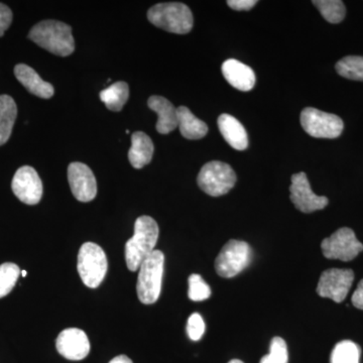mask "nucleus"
Masks as SVG:
<instances>
[{
	"instance_id": "6",
	"label": "nucleus",
	"mask_w": 363,
	"mask_h": 363,
	"mask_svg": "<svg viewBox=\"0 0 363 363\" xmlns=\"http://www.w3.org/2000/svg\"><path fill=\"white\" fill-rule=\"evenodd\" d=\"M197 182L203 192L212 197H220L235 186V172L225 162H209L203 166Z\"/></svg>"
},
{
	"instance_id": "4",
	"label": "nucleus",
	"mask_w": 363,
	"mask_h": 363,
	"mask_svg": "<svg viewBox=\"0 0 363 363\" xmlns=\"http://www.w3.org/2000/svg\"><path fill=\"white\" fill-rule=\"evenodd\" d=\"M164 264V253L154 250L140 264L136 291L143 304H155L161 295Z\"/></svg>"
},
{
	"instance_id": "12",
	"label": "nucleus",
	"mask_w": 363,
	"mask_h": 363,
	"mask_svg": "<svg viewBox=\"0 0 363 363\" xmlns=\"http://www.w3.org/2000/svg\"><path fill=\"white\" fill-rule=\"evenodd\" d=\"M11 188L14 195L25 204L35 205L42 199V180L32 167H21L16 171Z\"/></svg>"
},
{
	"instance_id": "28",
	"label": "nucleus",
	"mask_w": 363,
	"mask_h": 363,
	"mask_svg": "<svg viewBox=\"0 0 363 363\" xmlns=\"http://www.w3.org/2000/svg\"><path fill=\"white\" fill-rule=\"evenodd\" d=\"M289 352L286 341L281 337H274L269 346V353L260 359L259 363H288Z\"/></svg>"
},
{
	"instance_id": "11",
	"label": "nucleus",
	"mask_w": 363,
	"mask_h": 363,
	"mask_svg": "<svg viewBox=\"0 0 363 363\" xmlns=\"http://www.w3.org/2000/svg\"><path fill=\"white\" fill-rule=\"evenodd\" d=\"M290 192L291 201L303 213H312L317 210L324 209L329 203L328 198L318 196L313 192L304 172L292 176Z\"/></svg>"
},
{
	"instance_id": "5",
	"label": "nucleus",
	"mask_w": 363,
	"mask_h": 363,
	"mask_svg": "<svg viewBox=\"0 0 363 363\" xmlns=\"http://www.w3.org/2000/svg\"><path fill=\"white\" fill-rule=\"evenodd\" d=\"M77 269L85 286L91 289L98 288L108 269L104 250L96 243H84L79 250Z\"/></svg>"
},
{
	"instance_id": "33",
	"label": "nucleus",
	"mask_w": 363,
	"mask_h": 363,
	"mask_svg": "<svg viewBox=\"0 0 363 363\" xmlns=\"http://www.w3.org/2000/svg\"><path fill=\"white\" fill-rule=\"evenodd\" d=\"M109 363H133V360L126 355H119V357H114Z\"/></svg>"
},
{
	"instance_id": "2",
	"label": "nucleus",
	"mask_w": 363,
	"mask_h": 363,
	"mask_svg": "<svg viewBox=\"0 0 363 363\" xmlns=\"http://www.w3.org/2000/svg\"><path fill=\"white\" fill-rule=\"evenodd\" d=\"M160 229L150 216H140L135 223V234L125 245L126 266L130 272L140 269L143 260L154 252L159 240Z\"/></svg>"
},
{
	"instance_id": "19",
	"label": "nucleus",
	"mask_w": 363,
	"mask_h": 363,
	"mask_svg": "<svg viewBox=\"0 0 363 363\" xmlns=\"http://www.w3.org/2000/svg\"><path fill=\"white\" fill-rule=\"evenodd\" d=\"M154 143L147 133L138 131L131 135V147L128 152V160L131 166L142 169L152 161L154 156Z\"/></svg>"
},
{
	"instance_id": "32",
	"label": "nucleus",
	"mask_w": 363,
	"mask_h": 363,
	"mask_svg": "<svg viewBox=\"0 0 363 363\" xmlns=\"http://www.w3.org/2000/svg\"><path fill=\"white\" fill-rule=\"evenodd\" d=\"M351 302L357 309L363 310V279L358 284L357 289L351 298Z\"/></svg>"
},
{
	"instance_id": "34",
	"label": "nucleus",
	"mask_w": 363,
	"mask_h": 363,
	"mask_svg": "<svg viewBox=\"0 0 363 363\" xmlns=\"http://www.w3.org/2000/svg\"><path fill=\"white\" fill-rule=\"evenodd\" d=\"M228 363H245V362H241V360H240V359H233V360H230V362H229Z\"/></svg>"
},
{
	"instance_id": "7",
	"label": "nucleus",
	"mask_w": 363,
	"mask_h": 363,
	"mask_svg": "<svg viewBox=\"0 0 363 363\" xmlns=\"http://www.w3.org/2000/svg\"><path fill=\"white\" fill-rule=\"evenodd\" d=\"M252 257V248L247 242L229 240L215 260V269L221 278H233L250 266Z\"/></svg>"
},
{
	"instance_id": "31",
	"label": "nucleus",
	"mask_w": 363,
	"mask_h": 363,
	"mask_svg": "<svg viewBox=\"0 0 363 363\" xmlns=\"http://www.w3.org/2000/svg\"><path fill=\"white\" fill-rule=\"evenodd\" d=\"M257 4V0H228L227 1L228 6L236 11H250Z\"/></svg>"
},
{
	"instance_id": "35",
	"label": "nucleus",
	"mask_w": 363,
	"mask_h": 363,
	"mask_svg": "<svg viewBox=\"0 0 363 363\" xmlns=\"http://www.w3.org/2000/svg\"><path fill=\"white\" fill-rule=\"evenodd\" d=\"M21 276L26 277V271L21 272Z\"/></svg>"
},
{
	"instance_id": "30",
	"label": "nucleus",
	"mask_w": 363,
	"mask_h": 363,
	"mask_svg": "<svg viewBox=\"0 0 363 363\" xmlns=\"http://www.w3.org/2000/svg\"><path fill=\"white\" fill-rule=\"evenodd\" d=\"M13 23V11L6 4H0V38Z\"/></svg>"
},
{
	"instance_id": "13",
	"label": "nucleus",
	"mask_w": 363,
	"mask_h": 363,
	"mask_svg": "<svg viewBox=\"0 0 363 363\" xmlns=\"http://www.w3.org/2000/svg\"><path fill=\"white\" fill-rule=\"evenodd\" d=\"M68 181L72 193L78 201L90 202L96 197V179L85 164L72 162L68 168Z\"/></svg>"
},
{
	"instance_id": "22",
	"label": "nucleus",
	"mask_w": 363,
	"mask_h": 363,
	"mask_svg": "<svg viewBox=\"0 0 363 363\" xmlns=\"http://www.w3.org/2000/svg\"><path fill=\"white\" fill-rule=\"evenodd\" d=\"M130 97V88L125 82H116L100 92V99L111 111L118 112Z\"/></svg>"
},
{
	"instance_id": "16",
	"label": "nucleus",
	"mask_w": 363,
	"mask_h": 363,
	"mask_svg": "<svg viewBox=\"0 0 363 363\" xmlns=\"http://www.w3.org/2000/svg\"><path fill=\"white\" fill-rule=\"evenodd\" d=\"M147 105L157 114V130L161 135H168L178 126L177 108L167 98L162 96L150 97Z\"/></svg>"
},
{
	"instance_id": "3",
	"label": "nucleus",
	"mask_w": 363,
	"mask_h": 363,
	"mask_svg": "<svg viewBox=\"0 0 363 363\" xmlns=\"http://www.w3.org/2000/svg\"><path fill=\"white\" fill-rule=\"evenodd\" d=\"M147 18L157 28L179 35L190 33L194 25L192 11L181 2L157 4L150 7Z\"/></svg>"
},
{
	"instance_id": "21",
	"label": "nucleus",
	"mask_w": 363,
	"mask_h": 363,
	"mask_svg": "<svg viewBox=\"0 0 363 363\" xmlns=\"http://www.w3.org/2000/svg\"><path fill=\"white\" fill-rule=\"evenodd\" d=\"M18 116V107L13 98L0 95V145L9 142Z\"/></svg>"
},
{
	"instance_id": "29",
	"label": "nucleus",
	"mask_w": 363,
	"mask_h": 363,
	"mask_svg": "<svg viewBox=\"0 0 363 363\" xmlns=\"http://www.w3.org/2000/svg\"><path fill=\"white\" fill-rule=\"evenodd\" d=\"M205 332V323L201 315L198 313L191 315L188 319L187 333L189 338L193 341H198L202 338Z\"/></svg>"
},
{
	"instance_id": "23",
	"label": "nucleus",
	"mask_w": 363,
	"mask_h": 363,
	"mask_svg": "<svg viewBox=\"0 0 363 363\" xmlns=\"http://www.w3.org/2000/svg\"><path fill=\"white\" fill-rule=\"evenodd\" d=\"M312 4L328 23H339L345 18V6L340 0H314Z\"/></svg>"
},
{
	"instance_id": "20",
	"label": "nucleus",
	"mask_w": 363,
	"mask_h": 363,
	"mask_svg": "<svg viewBox=\"0 0 363 363\" xmlns=\"http://www.w3.org/2000/svg\"><path fill=\"white\" fill-rule=\"evenodd\" d=\"M178 112V126L181 135L187 140H200L208 133V126L204 121H200L186 106L177 108Z\"/></svg>"
},
{
	"instance_id": "15",
	"label": "nucleus",
	"mask_w": 363,
	"mask_h": 363,
	"mask_svg": "<svg viewBox=\"0 0 363 363\" xmlns=\"http://www.w3.org/2000/svg\"><path fill=\"white\" fill-rule=\"evenodd\" d=\"M222 74L227 82L235 89L248 92L255 87V74L250 66L235 59L226 60L222 64Z\"/></svg>"
},
{
	"instance_id": "24",
	"label": "nucleus",
	"mask_w": 363,
	"mask_h": 363,
	"mask_svg": "<svg viewBox=\"0 0 363 363\" xmlns=\"http://www.w3.org/2000/svg\"><path fill=\"white\" fill-rule=\"evenodd\" d=\"M360 348L357 343L343 340L332 350L330 363H359Z\"/></svg>"
},
{
	"instance_id": "10",
	"label": "nucleus",
	"mask_w": 363,
	"mask_h": 363,
	"mask_svg": "<svg viewBox=\"0 0 363 363\" xmlns=\"http://www.w3.org/2000/svg\"><path fill=\"white\" fill-rule=\"evenodd\" d=\"M354 281L352 269H330L322 272L317 286V294L321 298H331L341 303L347 297Z\"/></svg>"
},
{
	"instance_id": "18",
	"label": "nucleus",
	"mask_w": 363,
	"mask_h": 363,
	"mask_svg": "<svg viewBox=\"0 0 363 363\" xmlns=\"http://www.w3.org/2000/svg\"><path fill=\"white\" fill-rule=\"evenodd\" d=\"M218 128L226 143L236 150H245L248 147V136L245 126L230 114H221L218 117Z\"/></svg>"
},
{
	"instance_id": "1",
	"label": "nucleus",
	"mask_w": 363,
	"mask_h": 363,
	"mask_svg": "<svg viewBox=\"0 0 363 363\" xmlns=\"http://www.w3.org/2000/svg\"><path fill=\"white\" fill-rule=\"evenodd\" d=\"M28 38L39 47L56 56H70L75 51L72 28L62 21H40L30 30Z\"/></svg>"
},
{
	"instance_id": "27",
	"label": "nucleus",
	"mask_w": 363,
	"mask_h": 363,
	"mask_svg": "<svg viewBox=\"0 0 363 363\" xmlns=\"http://www.w3.org/2000/svg\"><path fill=\"white\" fill-rule=\"evenodd\" d=\"M188 297L194 302H202L211 296V289L200 274H193L189 277Z\"/></svg>"
},
{
	"instance_id": "14",
	"label": "nucleus",
	"mask_w": 363,
	"mask_h": 363,
	"mask_svg": "<svg viewBox=\"0 0 363 363\" xmlns=\"http://www.w3.org/2000/svg\"><path fill=\"white\" fill-rule=\"evenodd\" d=\"M56 346L62 357L74 362L84 359L90 352L89 339L84 331L78 328L62 331L57 338Z\"/></svg>"
},
{
	"instance_id": "17",
	"label": "nucleus",
	"mask_w": 363,
	"mask_h": 363,
	"mask_svg": "<svg viewBox=\"0 0 363 363\" xmlns=\"http://www.w3.org/2000/svg\"><path fill=\"white\" fill-rule=\"evenodd\" d=\"M14 75L28 92L44 99H50L54 95V87L45 82L30 66L18 64L14 68Z\"/></svg>"
},
{
	"instance_id": "9",
	"label": "nucleus",
	"mask_w": 363,
	"mask_h": 363,
	"mask_svg": "<svg viewBox=\"0 0 363 363\" xmlns=\"http://www.w3.org/2000/svg\"><path fill=\"white\" fill-rule=\"evenodd\" d=\"M322 252L329 259L350 262L363 250V245L358 241L352 229L343 227L335 231L330 238L321 243Z\"/></svg>"
},
{
	"instance_id": "8",
	"label": "nucleus",
	"mask_w": 363,
	"mask_h": 363,
	"mask_svg": "<svg viewBox=\"0 0 363 363\" xmlns=\"http://www.w3.org/2000/svg\"><path fill=\"white\" fill-rule=\"evenodd\" d=\"M301 124L308 135L316 138H336L341 135L344 123L340 117L307 107L301 112Z\"/></svg>"
},
{
	"instance_id": "25",
	"label": "nucleus",
	"mask_w": 363,
	"mask_h": 363,
	"mask_svg": "<svg viewBox=\"0 0 363 363\" xmlns=\"http://www.w3.org/2000/svg\"><path fill=\"white\" fill-rule=\"evenodd\" d=\"M336 71L341 77L363 81V57L347 56L337 62Z\"/></svg>"
},
{
	"instance_id": "26",
	"label": "nucleus",
	"mask_w": 363,
	"mask_h": 363,
	"mask_svg": "<svg viewBox=\"0 0 363 363\" xmlns=\"http://www.w3.org/2000/svg\"><path fill=\"white\" fill-rule=\"evenodd\" d=\"M20 274V267L13 262H6L0 266V298L13 291Z\"/></svg>"
}]
</instances>
